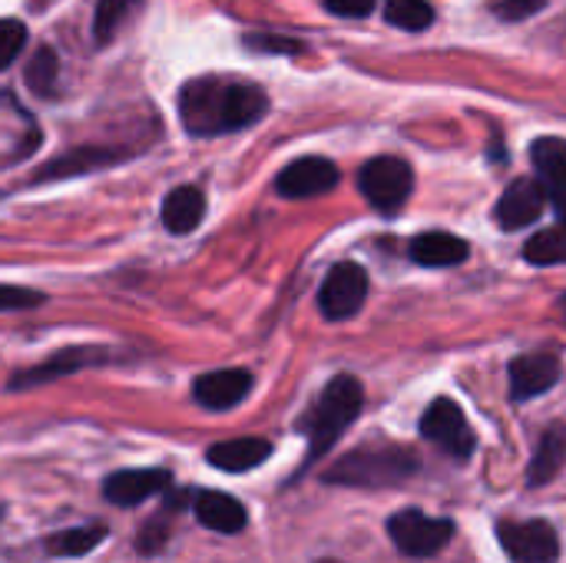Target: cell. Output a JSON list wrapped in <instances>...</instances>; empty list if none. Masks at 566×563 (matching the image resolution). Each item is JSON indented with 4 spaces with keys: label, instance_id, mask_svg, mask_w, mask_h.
I'll return each mask as SVG.
<instances>
[{
    "label": "cell",
    "instance_id": "1",
    "mask_svg": "<svg viewBox=\"0 0 566 563\" xmlns=\"http://www.w3.org/2000/svg\"><path fill=\"white\" fill-rule=\"evenodd\" d=\"M269 110L262 86L232 76H196L179 90V123L189 136H222L259 123Z\"/></svg>",
    "mask_w": 566,
    "mask_h": 563
},
{
    "label": "cell",
    "instance_id": "2",
    "mask_svg": "<svg viewBox=\"0 0 566 563\" xmlns=\"http://www.w3.org/2000/svg\"><path fill=\"white\" fill-rule=\"evenodd\" d=\"M365 388L355 375H338L325 385L318 402L308 408V415L298 421V431L308 438V458L305 468H312L322 455L332 451V445L348 431V425L361 415ZM302 468V471H305Z\"/></svg>",
    "mask_w": 566,
    "mask_h": 563
},
{
    "label": "cell",
    "instance_id": "3",
    "mask_svg": "<svg viewBox=\"0 0 566 563\" xmlns=\"http://www.w3.org/2000/svg\"><path fill=\"white\" fill-rule=\"evenodd\" d=\"M418 468H421V461L411 448L375 441V445H361L352 455H345L342 461H335L325 471V481L345 484V488H395V484H405L408 478H415Z\"/></svg>",
    "mask_w": 566,
    "mask_h": 563
},
{
    "label": "cell",
    "instance_id": "4",
    "mask_svg": "<svg viewBox=\"0 0 566 563\" xmlns=\"http://www.w3.org/2000/svg\"><path fill=\"white\" fill-rule=\"evenodd\" d=\"M358 186L378 212L395 216L415 189V169L401 156H375L361 166Z\"/></svg>",
    "mask_w": 566,
    "mask_h": 563
},
{
    "label": "cell",
    "instance_id": "5",
    "mask_svg": "<svg viewBox=\"0 0 566 563\" xmlns=\"http://www.w3.org/2000/svg\"><path fill=\"white\" fill-rule=\"evenodd\" d=\"M388 534L395 541V548L408 557H434L441 554L451 538H454V524L444 518H431L418 508L398 511L388 521Z\"/></svg>",
    "mask_w": 566,
    "mask_h": 563
},
{
    "label": "cell",
    "instance_id": "6",
    "mask_svg": "<svg viewBox=\"0 0 566 563\" xmlns=\"http://www.w3.org/2000/svg\"><path fill=\"white\" fill-rule=\"evenodd\" d=\"M421 435L454 461H468L478 448L468 415L451 398H438L434 405H428V411L421 415Z\"/></svg>",
    "mask_w": 566,
    "mask_h": 563
},
{
    "label": "cell",
    "instance_id": "7",
    "mask_svg": "<svg viewBox=\"0 0 566 563\" xmlns=\"http://www.w3.org/2000/svg\"><path fill=\"white\" fill-rule=\"evenodd\" d=\"M365 299H368V272L358 262H338L318 289V309L328 322H345L358 315Z\"/></svg>",
    "mask_w": 566,
    "mask_h": 563
},
{
    "label": "cell",
    "instance_id": "8",
    "mask_svg": "<svg viewBox=\"0 0 566 563\" xmlns=\"http://www.w3.org/2000/svg\"><path fill=\"white\" fill-rule=\"evenodd\" d=\"M497 541L514 563L560 561V538L547 521H501Z\"/></svg>",
    "mask_w": 566,
    "mask_h": 563
},
{
    "label": "cell",
    "instance_id": "9",
    "mask_svg": "<svg viewBox=\"0 0 566 563\" xmlns=\"http://www.w3.org/2000/svg\"><path fill=\"white\" fill-rule=\"evenodd\" d=\"M335 186H338V166L332 159H322V156H302V159L289 163L275 179V189L285 199L322 196Z\"/></svg>",
    "mask_w": 566,
    "mask_h": 563
},
{
    "label": "cell",
    "instance_id": "10",
    "mask_svg": "<svg viewBox=\"0 0 566 563\" xmlns=\"http://www.w3.org/2000/svg\"><path fill=\"white\" fill-rule=\"evenodd\" d=\"M172 484V475L166 468H139V471H116L103 484V498L116 508H136L156 494H163Z\"/></svg>",
    "mask_w": 566,
    "mask_h": 563
},
{
    "label": "cell",
    "instance_id": "11",
    "mask_svg": "<svg viewBox=\"0 0 566 563\" xmlns=\"http://www.w3.org/2000/svg\"><path fill=\"white\" fill-rule=\"evenodd\" d=\"M560 382V358L551 352H531L511 362V398L531 402Z\"/></svg>",
    "mask_w": 566,
    "mask_h": 563
},
{
    "label": "cell",
    "instance_id": "12",
    "mask_svg": "<svg viewBox=\"0 0 566 563\" xmlns=\"http://www.w3.org/2000/svg\"><path fill=\"white\" fill-rule=\"evenodd\" d=\"M252 392V375L245 368H219L192 382V398L209 411H229Z\"/></svg>",
    "mask_w": 566,
    "mask_h": 563
},
{
    "label": "cell",
    "instance_id": "13",
    "mask_svg": "<svg viewBox=\"0 0 566 563\" xmlns=\"http://www.w3.org/2000/svg\"><path fill=\"white\" fill-rule=\"evenodd\" d=\"M547 206V189L537 179H517L504 189L501 202H497V222L501 229H524L534 226L544 216Z\"/></svg>",
    "mask_w": 566,
    "mask_h": 563
},
{
    "label": "cell",
    "instance_id": "14",
    "mask_svg": "<svg viewBox=\"0 0 566 563\" xmlns=\"http://www.w3.org/2000/svg\"><path fill=\"white\" fill-rule=\"evenodd\" d=\"M531 163L547 189V199L554 202L560 222H566V139L560 136H541L531 146Z\"/></svg>",
    "mask_w": 566,
    "mask_h": 563
},
{
    "label": "cell",
    "instance_id": "15",
    "mask_svg": "<svg viewBox=\"0 0 566 563\" xmlns=\"http://www.w3.org/2000/svg\"><path fill=\"white\" fill-rule=\"evenodd\" d=\"M126 153L123 149H109V146H80L70 149L56 159H50L46 166H40L33 173V183H53V179H70V176H86L93 169L103 166H116Z\"/></svg>",
    "mask_w": 566,
    "mask_h": 563
},
{
    "label": "cell",
    "instance_id": "16",
    "mask_svg": "<svg viewBox=\"0 0 566 563\" xmlns=\"http://www.w3.org/2000/svg\"><path fill=\"white\" fill-rule=\"evenodd\" d=\"M106 358V352H99V348H63L60 355H53V358H46L43 365H36V368H27V372H17L13 378H10V388L13 392H20V388H36V385H46V382H56V378H63V375H73V372H80V368H90V365H99Z\"/></svg>",
    "mask_w": 566,
    "mask_h": 563
},
{
    "label": "cell",
    "instance_id": "17",
    "mask_svg": "<svg viewBox=\"0 0 566 563\" xmlns=\"http://www.w3.org/2000/svg\"><path fill=\"white\" fill-rule=\"evenodd\" d=\"M192 511H196V521L216 534H239L245 524H249V514L245 508L222 494V491H196L192 494Z\"/></svg>",
    "mask_w": 566,
    "mask_h": 563
},
{
    "label": "cell",
    "instance_id": "18",
    "mask_svg": "<svg viewBox=\"0 0 566 563\" xmlns=\"http://www.w3.org/2000/svg\"><path fill=\"white\" fill-rule=\"evenodd\" d=\"M272 455V445L265 438H232V441H219L206 451L209 465L229 475H242L259 468L265 458Z\"/></svg>",
    "mask_w": 566,
    "mask_h": 563
},
{
    "label": "cell",
    "instance_id": "19",
    "mask_svg": "<svg viewBox=\"0 0 566 563\" xmlns=\"http://www.w3.org/2000/svg\"><path fill=\"white\" fill-rule=\"evenodd\" d=\"M411 259L418 265H428V269H448V265H461L471 249L461 236H451V232H421L415 242H411Z\"/></svg>",
    "mask_w": 566,
    "mask_h": 563
},
{
    "label": "cell",
    "instance_id": "20",
    "mask_svg": "<svg viewBox=\"0 0 566 563\" xmlns=\"http://www.w3.org/2000/svg\"><path fill=\"white\" fill-rule=\"evenodd\" d=\"M206 216V196L196 186H179L163 199V226L172 236H186L192 232Z\"/></svg>",
    "mask_w": 566,
    "mask_h": 563
},
{
    "label": "cell",
    "instance_id": "21",
    "mask_svg": "<svg viewBox=\"0 0 566 563\" xmlns=\"http://www.w3.org/2000/svg\"><path fill=\"white\" fill-rule=\"evenodd\" d=\"M564 461H566V428L564 425H554V428H547V435H544V438H541V445H537V455H534V461H531V468H527V484H531V488L551 484V481L560 475Z\"/></svg>",
    "mask_w": 566,
    "mask_h": 563
},
{
    "label": "cell",
    "instance_id": "22",
    "mask_svg": "<svg viewBox=\"0 0 566 563\" xmlns=\"http://www.w3.org/2000/svg\"><path fill=\"white\" fill-rule=\"evenodd\" d=\"M106 538V528L103 524H86V528H70V531H60L46 541V551L53 557H83L90 554L99 541Z\"/></svg>",
    "mask_w": 566,
    "mask_h": 563
},
{
    "label": "cell",
    "instance_id": "23",
    "mask_svg": "<svg viewBox=\"0 0 566 563\" xmlns=\"http://www.w3.org/2000/svg\"><path fill=\"white\" fill-rule=\"evenodd\" d=\"M524 259L531 265H566V222L554 229H541L527 246H524Z\"/></svg>",
    "mask_w": 566,
    "mask_h": 563
},
{
    "label": "cell",
    "instance_id": "24",
    "mask_svg": "<svg viewBox=\"0 0 566 563\" xmlns=\"http://www.w3.org/2000/svg\"><path fill=\"white\" fill-rule=\"evenodd\" d=\"M385 20L418 33L434 23V7L428 0H385Z\"/></svg>",
    "mask_w": 566,
    "mask_h": 563
},
{
    "label": "cell",
    "instance_id": "25",
    "mask_svg": "<svg viewBox=\"0 0 566 563\" xmlns=\"http://www.w3.org/2000/svg\"><path fill=\"white\" fill-rule=\"evenodd\" d=\"M56 76H60V60L50 46H40L30 63H27V86L36 96H53L56 93Z\"/></svg>",
    "mask_w": 566,
    "mask_h": 563
},
{
    "label": "cell",
    "instance_id": "26",
    "mask_svg": "<svg viewBox=\"0 0 566 563\" xmlns=\"http://www.w3.org/2000/svg\"><path fill=\"white\" fill-rule=\"evenodd\" d=\"M186 504V494L182 498H166V511L159 514V518H153L146 528H143V534H139V554H159L163 551V544H166V534H169V514L176 511V508H182Z\"/></svg>",
    "mask_w": 566,
    "mask_h": 563
},
{
    "label": "cell",
    "instance_id": "27",
    "mask_svg": "<svg viewBox=\"0 0 566 563\" xmlns=\"http://www.w3.org/2000/svg\"><path fill=\"white\" fill-rule=\"evenodd\" d=\"M27 46V27L13 17L0 20V70H7Z\"/></svg>",
    "mask_w": 566,
    "mask_h": 563
},
{
    "label": "cell",
    "instance_id": "28",
    "mask_svg": "<svg viewBox=\"0 0 566 563\" xmlns=\"http://www.w3.org/2000/svg\"><path fill=\"white\" fill-rule=\"evenodd\" d=\"M133 7V0H99L96 7V20H93V30H96V40H109L119 27V20L126 17V10Z\"/></svg>",
    "mask_w": 566,
    "mask_h": 563
},
{
    "label": "cell",
    "instance_id": "29",
    "mask_svg": "<svg viewBox=\"0 0 566 563\" xmlns=\"http://www.w3.org/2000/svg\"><path fill=\"white\" fill-rule=\"evenodd\" d=\"M46 295L23 289V285H0V312H13V309H36L43 305Z\"/></svg>",
    "mask_w": 566,
    "mask_h": 563
},
{
    "label": "cell",
    "instance_id": "30",
    "mask_svg": "<svg viewBox=\"0 0 566 563\" xmlns=\"http://www.w3.org/2000/svg\"><path fill=\"white\" fill-rule=\"evenodd\" d=\"M245 46L262 50V53H298V50H302V43H298V40L275 37V33H255V37H245Z\"/></svg>",
    "mask_w": 566,
    "mask_h": 563
},
{
    "label": "cell",
    "instance_id": "31",
    "mask_svg": "<svg viewBox=\"0 0 566 563\" xmlns=\"http://www.w3.org/2000/svg\"><path fill=\"white\" fill-rule=\"evenodd\" d=\"M547 0H497V17L504 20H524L531 13H537Z\"/></svg>",
    "mask_w": 566,
    "mask_h": 563
},
{
    "label": "cell",
    "instance_id": "32",
    "mask_svg": "<svg viewBox=\"0 0 566 563\" xmlns=\"http://www.w3.org/2000/svg\"><path fill=\"white\" fill-rule=\"evenodd\" d=\"M325 7L338 17H368L378 0H325Z\"/></svg>",
    "mask_w": 566,
    "mask_h": 563
},
{
    "label": "cell",
    "instance_id": "33",
    "mask_svg": "<svg viewBox=\"0 0 566 563\" xmlns=\"http://www.w3.org/2000/svg\"><path fill=\"white\" fill-rule=\"evenodd\" d=\"M560 312H564V319H566V292L560 295Z\"/></svg>",
    "mask_w": 566,
    "mask_h": 563
},
{
    "label": "cell",
    "instance_id": "34",
    "mask_svg": "<svg viewBox=\"0 0 566 563\" xmlns=\"http://www.w3.org/2000/svg\"><path fill=\"white\" fill-rule=\"evenodd\" d=\"M322 563H338V561H322Z\"/></svg>",
    "mask_w": 566,
    "mask_h": 563
}]
</instances>
